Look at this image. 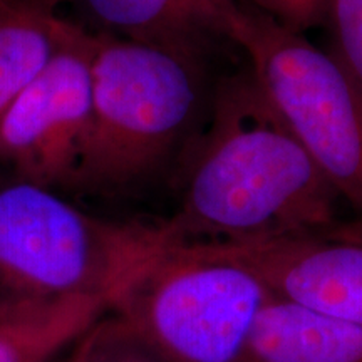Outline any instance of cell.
Here are the masks:
<instances>
[{"instance_id":"obj_1","label":"cell","mask_w":362,"mask_h":362,"mask_svg":"<svg viewBox=\"0 0 362 362\" xmlns=\"http://www.w3.org/2000/svg\"><path fill=\"white\" fill-rule=\"evenodd\" d=\"M341 202L245 67L216 88L178 210L161 225L185 242H267L332 228Z\"/></svg>"},{"instance_id":"obj_2","label":"cell","mask_w":362,"mask_h":362,"mask_svg":"<svg viewBox=\"0 0 362 362\" xmlns=\"http://www.w3.org/2000/svg\"><path fill=\"white\" fill-rule=\"evenodd\" d=\"M166 238L160 223H123L74 206L52 188L0 183V320L83 302L110 304Z\"/></svg>"},{"instance_id":"obj_3","label":"cell","mask_w":362,"mask_h":362,"mask_svg":"<svg viewBox=\"0 0 362 362\" xmlns=\"http://www.w3.org/2000/svg\"><path fill=\"white\" fill-rule=\"evenodd\" d=\"M272 296L260 275L225 243L185 242L166 233L116 292L106 314L163 362H243Z\"/></svg>"},{"instance_id":"obj_4","label":"cell","mask_w":362,"mask_h":362,"mask_svg":"<svg viewBox=\"0 0 362 362\" xmlns=\"http://www.w3.org/2000/svg\"><path fill=\"white\" fill-rule=\"evenodd\" d=\"M93 121L76 188L119 192L160 168L192 128L198 57L93 33Z\"/></svg>"},{"instance_id":"obj_5","label":"cell","mask_w":362,"mask_h":362,"mask_svg":"<svg viewBox=\"0 0 362 362\" xmlns=\"http://www.w3.org/2000/svg\"><path fill=\"white\" fill-rule=\"evenodd\" d=\"M228 40L287 128L362 218V90L332 52L240 4Z\"/></svg>"},{"instance_id":"obj_6","label":"cell","mask_w":362,"mask_h":362,"mask_svg":"<svg viewBox=\"0 0 362 362\" xmlns=\"http://www.w3.org/2000/svg\"><path fill=\"white\" fill-rule=\"evenodd\" d=\"M93 33L81 24L0 119V163L45 188L76 187L93 121Z\"/></svg>"},{"instance_id":"obj_7","label":"cell","mask_w":362,"mask_h":362,"mask_svg":"<svg viewBox=\"0 0 362 362\" xmlns=\"http://www.w3.org/2000/svg\"><path fill=\"white\" fill-rule=\"evenodd\" d=\"M225 245L275 296L362 329V228L336 225L297 237Z\"/></svg>"},{"instance_id":"obj_8","label":"cell","mask_w":362,"mask_h":362,"mask_svg":"<svg viewBox=\"0 0 362 362\" xmlns=\"http://www.w3.org/2000/svg\"><path fill=\"white\" fill-rule=\"evenodd\" d=\"M99 33L197 56L228 40L240 0H74Z\"/></svg>"},{"instance_id":"obj_9","label":"cell","mask_w":362,"mask_h":362,"mask_svg":"<svg viewBox=\"0 0 362 362\" xmlns=\"http://www.w3.org/2000/svg\"><path fill=\"white\" fill-rule=\"evenodd\" d=\"M243 362H362V329L274 293Z\"/></svg>"},{"instance_id":"obj_10","label":"cell","mask_w":362,"mask_h":362,"mask_svg":"<svg viewBox=\"0 0 362 362\" xmlns=\"http://www.w3.org/2000/svg\"><path fill=\"white\" fill-rule=\"evenodd\" d=\"M59 0H0V119L64 44Z\"/></svg>"},{"instance_id":"obj_11","label":"cell","mask_w":362,"mask_h":362,"mask_svg":"<svg viewBox=\"0 0 362 362\" xmlns=\"http://www.w3.org/2000/svg\"><path fill=\"white\" fill-rule=\"evenodd\" d=\"M107 312L104 302H83L39 317L0 320V362H52Z\"/></svg>"},{"instance_id":"obj_12","label":"cell","mask_w":362,"mask_h":362,"mask_svg":"<svg viewBox=\"0 0 362 362\" xmlns=\"http://www.w3.org/2000/svg\"><path fill=\"white\" fill-rule=\"evenodd\" d=\"M83 362H163L123 324L104 314L84 334Z\"/></svg>"},{"instance_id":"obj_13","label":"cell","mask_w":362,"mask_h":362,"mask_svg":"<svg viewBox=\"0 0 362 362\" xmlns=\"http://www.w3.org/2000/svg\"><path fill=\"white\" fill-rule=\"evenodd\" d=\"M330 49L362 90V0H330Z\"/></svg>"},{"instance_id":"obj_14","label":"cell","mask_w":362,"mask_h":362,"mask_svg":"<svg viewBox=\"0 0 362 362\" xmlns=\"http://www.w3.org/2000/svg\"><path fill=\"white\" fill-rule=\"evenodd\" d=\"M240 4L292 33L307 34L325 25L330 0H240Z\"/></svg>"},{"instance_id":"obj_15","label":"cell","mask_w":362,"mask_h":362,"mask_svg":"<svg viewBox=\"0 0 362 362\" xmlns=\"http://www.w3.org/2000/svg\"><path fill=\"white\" fill-rule=\"evenodd\" d=\"M84 336L79 339L78 342H76L74 349H72V352L69 354V357H67V362H83V357H84Z\"/></svg>"}]
</instances>
